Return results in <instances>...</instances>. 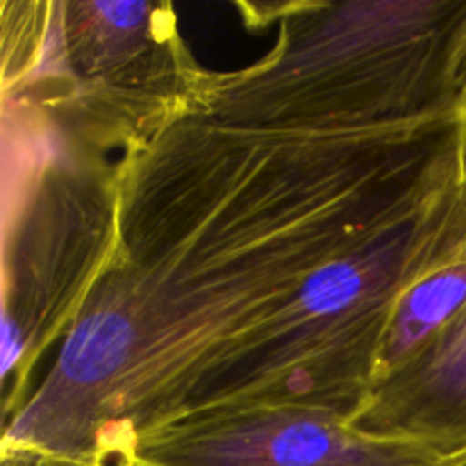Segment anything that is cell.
<instances>
[{"label":"cell","instance_id":"cell-6","mask_svg":"<svg viewBox=\"0 0 466 466\" xmlns=\"http://www.w3.org/2000/svg\"><path fill=\"white\" fill-rule=\"evenodd\" d=\"M127 466H449L412 441L369 435L326 405L258 403L144 432Z\"/></svg>","mask_w":466,"mask_h":466},{"label":"cell","instance_id":"cell-4","mask_svg":"<svg viewBox=\"0 0 466 466\" xmlns=\"http://www.w3.org/2000/svg\"><path fill=\"white\" fill-rule=\"evenodd\" d=\"M3 116V426L30 400L36 369L62 344L116 246L121 157L68 135L27 105Z\"/></svg>","mask_w":466,"mask_h":466},{"label":"cell","instance_id":"cell-3","mask_svg":"<svg viewBox=\"0 0 466 466\" xmlns=\"http://www.w3.org/2000/svg\"><path fill=\"white\" fill-rule=\"evenodd\" d=\"M466 244V176L319 268L299 294L209 360L173 419L258 403L353 417L371 391L400 296Z\"/></svg>","mask_w":466,"mask_h":466},{"label":"cell","instance_id":"cell-8","mask_svg":"<svg viewBox=\"0 0 466 466\" xmlns=\"http://www.w3.org/2000/svg\"><path fill=\"white\" fill-rule=\"evenodd\" d=\"M466 309V244L419 278L396 303L382 337L376 380L417 353Z\"/></svg>","mask_w":466,"mask_h":466},{"label":"cell","instance_id":"cell-5","mask_svg":"<svg viewBox=\"0 0 466 466\" xmlns=\"http://www.w3.org/2000/svg\"><path fill=\"white\" fill-rule=\"evenodd\" d=\"M0 100L123 157L198 114L212 71L168 0H3Z\"/></svg>","mask_w":466,"mask_h":466},{"label":"cell","instance_id":"cell-7","mask_svg":"<svg viewBox=\"0 0 466 466\" xmlns=\"http://www.w3.org/2000/svg\"><path fill=\"white\" fill-rule=\"evenodd\" d=\"M350 423L423 446L449 466H466V309L378 378Z\"/></svg>","mask_w":466,"mask_h":466},{"label":"cell","instance_id":"cell-1","mask_svg":"<svg viewBox=\"0 0 466 466\" xmlns=\"http://www.w3.org/2000/svg\"><path fill=\"white\" fill-rule=\"evenodd\" d=\"M466 176V112L378 130L180 118L121 157L116 246L0 453L127 466L200 369Z\"/></svg>","mask_w":466,"mask_h":466},{"label":"cell","instance_id":"cell-2","mask_svg":"<svg viewBox=\"0 0 466 466\" xmlns=\"http://www.w3.org/2000/svg\"><path fill=\"white\" fill-rule=\"evenodd\" d=\"M278 23L262 59L212 71L200 116L267 130H378L464 112L466 0L235 3Z\"/></svg>","mask_w":466,"mask_h":466},{"label":"cell","instance_id":"cell-9","mask_svg":"<svg viewBox=\"0 0 466 466\" xmlns=\"http://www.w3.org/2000/svg\"><path fill=\"white\" fill-rule=\"evenodd\" d=\"M0 466H73L30 453H0Z\"/></svg>","mask_w":466,"mask_h":466},{"label":"cell","instance_id":"cell-10","mask_svg":"<svg viewBox=\"0 0 466 466\" xmlns=\"http://www.w3.org/2000/svg\"><path fill=\"white\" fill-rule=\"evenodd\" d=\"M460 89H462V109L466 112V44L462 55V66H460Z\"/></svg>","mask_w":466,"mask_h":466}]
</instances>
